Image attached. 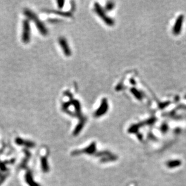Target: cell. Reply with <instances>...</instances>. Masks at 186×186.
Wrapping results in <instances>:
<instances>
[{
    "label": "cell",
    "instance_id": "1",
    "mask_svg": "<svg viewBox=\"0 0 186 186\" xmlns=\"http://www.w3.org/2000/svg\"><path fill=\"white\" fill-rule=\"evenodd\" d=\"M24 13H25V15L28 17V18L35 22L38 30H39V31L41 33L42 35H47L48 31H47L46 27L44 25L42 22L41 21L39 20V19L38 18V17L36 16V15L34 14L32 12H31L30 10H26Z\"/></svg>",
    "mask_w": 186,
    "mask_h": 186
},
{
    "label": "cell",
    "instance_id": "4",
    "mask_svg": "<svg viewBox=\"0 0 186 186\" xmlns=\"http://www.w3.org/2000/svg\"><path fill=\"white\" fill-rule=\"evenodd\" d=\"M183 21H184V16L182 15H179L177 18L175 23V25L173 28V33L175 35H179V33H181L183 24Z\"/></svg>",
    "mask_w": 186,
    "mask_h": 186
},
{
    "label": "cell",
    "instance_id": "11",
    "mask_svg": "<svg viewBox=\"0 0 186 186\" xmlns=\"http://www.w3.org/2000/svg\"><path fill=\"white\" fill-rule=\"evenodd\" d=\"M65 3V1H58V7L59 8H62L64 6V4Z\"/></svg>",
    "mask_w": 186,
    "mask_h": 186
},
{
    "label": "cell",
    "instance_id": "5",
    "mask_svg": "<svg viewBox=\"0 0 186 186\" xmlns=\"http://www.w3.org/2000/svg\"><path fill=\"white\" fill-rule=\"evenodd\" d=\"M108 109V103L106 99H103L101 101V103L99 108L95 112V116L100 117L101 115L105 114Z\"/></svg>",
    "mask_w": 186,
    "mask_h": 186
},
{
    "label": "cell",
    "instance_id": "10",
    "mask_svg": "<svg viewBox=\"0 0 186 186\" xmlns=\"http://www.w3.org/2000/svg\"><path fill=\"white\" fill-rule=\"evenodd\" d=\"M114 7V4L112 3H108V4H107L106 5V9L107 10H111L112 8H113Z\"/></svg>",
    "mask_w": 186,
    "mask_h": 186
},
{
    "label": "cell",
    "instance_id": "9",
    "mask_svg": "<svg viewBox=\"0 0 186 186\" xmlns=\"http://www.w3.org/2000/svg\"><path fill=\"white\" fill-rule=\"evenodd\" d=\"M131 92H132V93L134 94L135 98H137L138 99H142V95H141L140 93L137 91V90L135 89H131Z\"/></svg>",
    "mask_w": 186,
    "mask_h": 186
},
{
    "label": "cell",
    "instance_id": "8",
    "mask_svg": "<svg viewBox=\"0 0 186 186\" xmlns=\"http://www.w3.org/2000/svg\"><path fill=\"white\" fill-rule=\"evenodd\" d=\"M41 163H42V170L44 172H47L48 171V164H47V159L46 157L42 158V160H41Z\"/></svg>",
    "mask_w": 186,
    "mask_h": 186
},
{
    "label": "cell",
    "instance_id": "2",
    "mask_svg": "<svg viewBox=\"0 0 186 186\" xmlns=\"http://www.w3.org/2000/svg\"><path fill=\"white\" fill-rule=\"evenodd\" d=\"M94 9H95V12H96L97 14L100 17L101 19H102V20H103V21L107 25H110V26L114 25V21L112 20L111 18H110L109 17L107 16L106 15L104 10L101 9L99 4L95 3V5H94Z\"/></svg>",
    "mask_w": 186,
    "mask_h": 186
},
{
    "label": "cell",
    "instance_id": "6",
    "mask_svg": "<svg viewBox=\"0 0 186 186\" xmlns=\"http://www.w3.org/2000/svg\"><path fill=\"white\" fill-rule=\"evenodd\" d=\"M59 42L60 45L62 49L64 54L66 56H70L71 54V49L70 48V47L68 46V44L66 41L65 39V38L60 37L59 39Z\"/></svg>",
    "mask_w": 186,
    "mask_h": 186
},
{
    "label": "cell",
    "instance_id": "3",
    "mask_svg": "<svg viewBox=\"0 0 186 186\" xmlns=\"http://www.w3.org/2000/svg\"><path fill=\"white\" fill-rule=\"evenodd\" d=\"M30 28L29 22L27 20L24 21L23 31H22V41L24 43H28L30 41Z\"/></svg>",
    "mask_w": 186,
    "mask_h": 186
},
{
    "label": "cell",
    "instance_id": "7",
    "mask_svg": "<svg viewBox=\"0 0 186 186\" xmlns=\"http://www.w3.org/2000/svg\"><path fill=\"white\" fill-rule=\"evenodd\" d=\"M26 181L27 183L30 185V186H39L38 184H36V183H35V182L33 181V178L30 173H27L26 175Z\"/></svg>",
    "mask_w": 186,
    "mask_h": 186
}]
</instances>
